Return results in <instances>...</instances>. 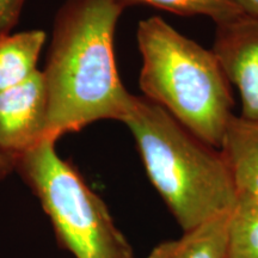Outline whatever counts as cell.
I'll return each mask as SVG.
<instances>
[{
  "instance_id": "cell-1",
  "label": "cell",
  "mask_w": 258,
  "mask_h": 258,
  "mask_svg": "<svg viewBox=\"0 0 258 258\" xmlns=\"http://www.w3.org/2000/svg\"><path fill=\"white\" fill-rule=\"evenodd\" d=\"M123 10L116 0H67L57 12L42 72L47 139L57 141L102 120L123 121L133 99L115 59V30Z\"/></svg>"
},
{
  "instance_id": "cell-2",
  "label": "cell",
  "mask_w": 258,
  "mask_h": 258,
  "mask_svg": "<svg viewBox=\"0 0 258 258\" xmlns=\"http://www.w3.org/2000/svg\"><path fill=\"white\" fill-rule=\"evenodd\" d=\"M123 123L146 173L183 232L234 207L238 196L221 151L145 97L133 96Z\"/></svg>"
},
{
  "instance_id": "cell-3",
  "label": "cell",
  "mask_w": 258,
  "mask_h": 258,
  "mask_svg": "<svg viewBox=\"0 0 258 258\" xmlns=\"http://www.w3.org/2000/svg\"><path fill=\"white\" fill-rule=\"evenodd\" d=\"M137 38L143 60L139 78L143 97L202 141L220 148L226 125L234 115L233 97L214 51L160 17L141 21Z\"/></svg>"
},
{
  "instance_id": "cell-4",
  "label": "cell",
  "mask_w": 258,
  "mask_h": 258,
  "mask_svg": "<svg viewBox=\"0 0 258 258\" xmlns=\"http://www.w3.org/2000/svg\"><path fill=\"white\" fill-rule=\"evenodd\" d=\"M16 169L74 258H135L105 202L57 153L56 140L46 139L19 156Z\"/></svg>"
},
{
  "instance_id": "cell-5",
  "label": "cell",
  "mask_w": 258,
  "mask_h": 258,
  "mask_svg": "<svg viewBox=\"0 0 258 258\" xmlns=\"http://www.w3.org/2000/svg\"><path fill=\"white\" fill-rule=\"evenodd\" d=\"M48 98L41 71L0 92V150L17 158L47 139Z\"/></svg>"
},
{
  "instance_id": "cell-6",
  "label": "cell",
  "mask_w": 258,
  "mask_h": 258,
  "mask_svg": "<svg viewBox=\"0 0 258 258\" xmlns=\"http://www.w3.org/2000/svg\"><path fill=\"white\" fill-rule=\"evenodd\" d=\"M212 50L226 78L239 91L240 116L258 122V21L241 15L217 25Z\"/></svg>"
},
{
  "instance_id": "cell-7",
  "label": "cell",
  "mask_w": 258,
  "mask_h": 258,
  "mask_svg": "<svg viewBox=\"0 0 258 258\" xmlns=\"http://www.w3.org/2000/svg\"><path fill=\"white\" fill-rule=\"evenodd\" d=\"M219 150L230 170L238 199L258 200V122L232 116Z\"/></svg>"
},
{
  "instance_id": "cell-8",
  "label": "cell",
  "mask_w": 258,
  "mask_h": 258,
  "mask_svg": "<svg viewBox=\"0 0 258 258\" xmlns=\"http://www.w3.org/2000/svg\"><path fill=\"white\" fill-rule=\"evenodd\" d=\"M46 42L42 30H25L0 36V92L21 85L38 72Z\"/></svg>"
},
{
  "instance_id": "cell-9",
  "label": "cell",
  "mask_w": 258,
  "mask_h": 258,
  "mask_svg": "<svg viewBox=\"0 0 258 258\" xmlns=\"http://www.w3.org/2000/svg\"><path fill=\"white\" fill-rule=\"evenodd\" d=\"M228 213L158 244L147 258H226Z\"/></svg>"
},
{
  "instance_id": "cell-10",
  "label": "cell",
  "mask_w": 258,
  "mask_h": 258,
  "mask_svg": "<svg viewBox=\"0 0 258 258\" xmlns=\"http://www.w3.org/2000/svg\"><path fill=\"white\" fill-rule=\"evenodd\" d=\"M226 258H258V200L238 199L228 213Z\"/></svg>"
},
{
  "instance_id": "cell-11",
  "label": "cell",
  "mask_w": 258,
  "mask_h": 258,
  "mask_svg": "<svg viewBox=\"0 0 258 258\" xmlns=\"http://www.w3.org/2000/svg\"><path fill=\"white\" fill-rule=\"evenodd\" d=\"M127 8L144 4L165 10L179 16H205L217 25L227 23L241 16V11L232 0H116Z\"/></svg>"
},
{
  "instance_id": "cell-12",
  "label": "cell",
  "mask_w": 258,
  "mask_h": 258,
  "mask_svg": "<svg viewBox=\"0 0 258 258\" xmlns=\"http://www.w3.org/2000/svg\"><path fill=\"white\" fill-rule=\"evenodd\" d=\"M241 14L258 21V0H232Z\"/></svg>"
},
{
  "instance_id": "cell-13",
  "label": "cell",
  "mask_w": 258,
  "mask_h": 258,
  "mask_svg": "<svg viewBox=\"0 0 258 258\" xmlns=\"http://www.w3.org/2000/svg\"><path fill=\"white\" fill-rule=\"evenodd\" d=\"M16 163H17V158L0 150V179L4 178L8 173L16 169Z\"/></svg>"
}]
</instances>
